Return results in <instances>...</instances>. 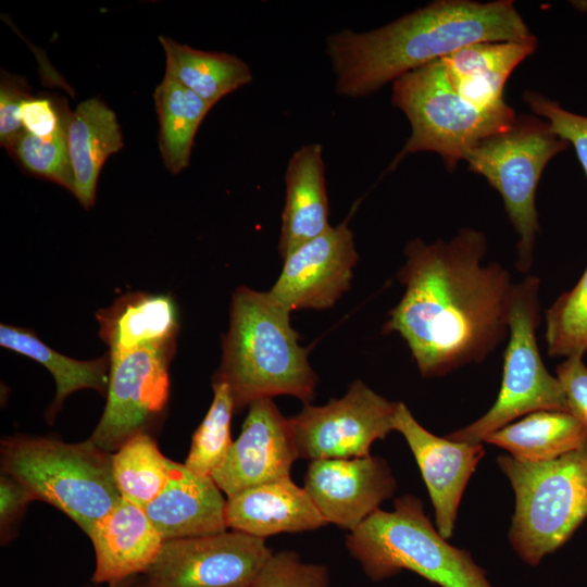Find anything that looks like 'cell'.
Segmentation results:
<instances>
[{
    "instance_id": "cell-1",
    "label": "cell",
    "mask_w": 587,
    "mask_h": 587,
    "mask_svg": "<svg viewBox=\"0 0 587 587\" xmlns=\"http://www.w3.org/2000/svg\"><path fill=\"white\" fill-rule=\"evenodd\" d=\"M486 251L485 234L473 228L407 245L398 273L405 290L383 333L404 339L423 377L480 363L509 336L514 284L499 263L483 264Z\"/></svg>"
},
{
    "instance_id": "cell-2",
    "label": "cell",
    "mask_w": 587,
    "mask_h": 587,
    "mask_svg": "<svg viewBox=\"0 0 587 587\" xmlns=\"http://www.w3.org/2000/svg\"><path fill=\"white\" fill-rule=\"evenodd\" d=\"M533 36L511 0H438L376 29L333 33L326 54L336 93L361 98L465 46Z\"/></svg>"
},
{
    "instance_id": "cell-3",
    "label": "cell",
    "mask_w": 587,
    "mask_h": 587,
    "mask_svg": "<svg viewBox=\"0 0 587 587\" xmlns=\"http://www.w3.org/2000/svg\"><path fill=\"white\" fill-rule=\"evenodd\" d=\"M289 314L268 291L246 286L234 291L214 380L227 384L236 411L279 395L294 396L304 404L313 399L316 376Z\"/></svg>"
},
{
    "instance_id": "cell-4",
    "label": "cell",
    "mask_w": 587,
    "mask_h": 587,
    "mask_svg": "<svg viewBox=\"0 0 587 587\" xmlns=\"http://www.w3.org/2000/svg\"><path fill=\"white\" fill-rule=\"evenodd\" d=\"M346 547L373 582L408 570L440 587H494L466 550L440 535L412 495L397 498L392 511L376 510L348 534Z\"/></svg>"
},
{
    "instance_id": "cell-5",
    "label": "cell",
    "mask_w": 587,
    "mask_h": 587,
    "mask_svg": "<svg viewBox=\"0 0 587 587\" xmlns=\"http://www.w3.org/2000/svg\"><path fill=\"white\" fill-rule=\"evenodd\" d=\"M0 453L2 473L20 482L34 500L66 514L87 535L121 498L112 475V453L89 439L64 442L15 436L1 441Z\"/></svg>"
},
{
    "instance_id": "cell-6",
    "label": "cell",
    "mask_w": 587,
    "mask_h": 587,
    "mask_svg": "<svg viewBox=\"0 0 587 587\" xmlns=\"http://www.w3.org/2000/svg\"><path fill=\"white\" fill-rule=\"evenodd\" d=\"M497 463L515 495L511 546L524 562L538 565L587 519V440L550 461L499 455Z\"/></svg>"
},
{
    "instance_id": "cell-7",
    "label": "cell",
    "mask_w": 587,
    "mask_h": 587,
    "mask_svg": "<svg viewBox=\"0 0 587 587\" xmlns=\"http://www.w3.org/2000/svg\"><path fill=\"white\" fill-rule=\"evenodd\" d=\"M392 105L411 125V135L389 170L408 154L438 153L449 170L480 140L508 129L516 120L514 110H479L454 90L441 59L415 68L392 82Z\"/></svg>"
},
{
    "instance_id": "cell-8",
    "label": "cell",
    "mask_w": 587,
    "mask_h": 587,
    "mask_svg": "<svg viewBox=\"0 0 587 587\" xmlns=\"http://www.w3.org/2000/svg\"><path fill=\"white\" fill-rule=\"evenodd\" d=\"M569 148L542 118L517 116L505 130L475 145L464 157L469 170L489 183L501 196L505 212L517 234L516 268L532 267L539 230L536 190L549 161Z\"/></svg>"
},
{
    "instance_id": "cell-9",
    "label": "cell",
    "mask_w": 587,
    "mask_h": 587,
    "mask_svg": "<svg viewBox=\"0 0 587 587\" xmlns=\"http://www.w3.org/2000/svg\"><path fill=\"white\" fill-rule=\"evenodd\" d=\"M540 280L528 275L514 284L509 314V342L503 357V375L495 404L480 419L450 433L446 438L482 444L491 434L520 416L540 410L569 412L557 377L541 359L536 329L540 320Z\"/></svg>"
},
{
    "instance_id": "cell-10",
    "label": "cell",
    "mask_w": 587,
    "mask_h": 587,
    "mask_svg": "<svg viewBox=\"0 0 587 587\" xmlns=\"http://www.w3.org/2000/svg\"><path fill=\"white\" fill-rule=\"evenodd\" d=\"M398 402L354 380L345 396L324 405L304 404L289 417L299 458L315 461L365 457L374 441L395 430Z\"/></svg>"
},
{
    "instance_id": "cell-11",
    "label": "cell",
    "mask_w": 587,
    "mask_h": 587,
    "mask_svg": "<svg viewBox=\"0 0 587 587\" xmlns=\"http://www.w3.org/2000/svg\"><path fill=\"white\" fill-rule=\"evenodd\" d=\"M273 553L237 530L164 540L143 579L152 587H251Z\"/></svg>"
},
{
    "instance_id": "cell-12",
    "label": "cell",
    "mask_w": 587,
    "mask_h": 587,
    "mask_svg": "<svg viewBox=\"0 0 587 587\" xmlns=\"http://www.w3.org/2000/svg\"><path fill=\"white\" fill-rule=\"evenodd\" d=\"M173 350L174 346H151L109 354L107 403L90 441L113 453L162 413L168 400Z\"/></svg>"
},
{
    "instance_id": "cell-13",
    "label": "cell",
    "mask_w": 587,
    "mask_h": 587,
    "mask_svg": "<svg viewBox=\"0 0 587 587\" xmlns=\"http://www.w3.org/2000/svg\"><path fill=\"white\" fill-rule=\"evenodd\" d=\"M357 261L353 234L344 221L286 255L268 292L290 312L330 308L349 288Z\"/></svg>"
},
{
    "instance_id": "cell-14",
    "label": "cell",
    "mask_w": 587,
    "mask_h": 587,
    "mask_svg": "<svg viewBox=\"0 0 587 587\" xmlns=\"http://www.w3.org/2000/svg\"><path fill=\"white\" fill-rule=\"evenodd\" d=\"M299 458L292 427L272 399L249 404L239 437L211 477L227 498L290 476Z\"/></svg>"
},
{
    "instance_id": "cell-15",
    "label": "cell",
    "mask_w": 587,
    "mask_h": 587,
    "mask_svg": "<svg viewBox=\"0 0 587 587\" xmlns=\"http://www.w3.org/2000/svg\"><path fill=\"white\" fill-rule=\"evenodd\" d=\"M305 490L325 521L352 532L397 487L387 462L376 455L310 461Z\"/></svg>"
},
{
    "instance_id": "cell-16",
    "label": "cell",
    "mask_w": 587,
    "mask_h": 587,
    "mask_svg": "<svg viewBox=\"0 0 587 587\" xmlns=\"http://www.w3.org/2000/svg\"><path fill=\"white\" fill-rule=\"evenodd\" d=\"M394 427L404 437L420 467L438 532L445 539L451 538L466 484L485 454L483 445L452 441L432 434L403 402H398Z\"/></svg>"
},
{
    "instance_id": "cell-17",
    "label": "cell",
    "mask_w": 587,
    "mask_h": 587,
    "mask_svg": "<svg viewBox=\"0 0 587 587\" xmlns=\"http://www.w3.org/2000/svg\"><path fill=\"white\" fill-rule=\"evenodd\" d=\"M88 536L96 555L95 585H116L143 575L164 541L145 508L122 497Z\"/></svg>"
},
{
    "instance_id": "cell-18",
    "label": "cell",
    "mask_w": 587,
    "mask_h": 587,
    "mask_svg": "<svg viewBox=\"0 0 587 587\" xmlns=\"http://www.w3.org/2000/svg\"><path fill=\"white\" fill-rule=\"evenodd\" d=\"M226 500L211 476L170 460V478L145 511L163 540L227 530Z\"/></svg>"
},
{
    "instance_id": "cell-19",
    "label": "cell",
    "mask_w": 587,
    "mask_h": 587,
    "mask_svg": "<svg viewBox=\"0 0 587 587\" xmlns=\"http://www.w3.org/2000/svg\"><path fill=\"white\" fill-rule=\"evenodd\" d=\"M227 528L258 538L301 533L327 522L304 487L290 476L245 489L226 500Z\"/></svg>"
},
{
    "instance_id": "cell-20",
    "label": "cell",
    "mask_w": 587,
    "mask_h": 587,
    "mask_svg": "<svg viewBox=\"0 0 587 587\" xmlns=\"http://www.w3.org/2000/svg\"><path fill=\"white\" fill-rule=\"evenodd\" d=\"M537 47L535 36L519 41H482L442 58L447 76L462 99L483 111L508 107L503 92L514 68Z\"/></svg>"
},
{
    "instance_id": "cell-21",
    "label": "cell",
    "mask_w": 587,
    "mask_h": 587,
    "mask_svg": "<svg viewBox=\"0 0 587 587\" xmlns=\"http://www.w3.org/2000/svg\"><path fill=\"white\" fill-rule=\"evenodd\" d=\"M286 196L278 251L284 259L332 225L325 185L323 147L302 145L290 157L285 172Z\"/></svg>"
},
{
    "instance_id": "cell-22",
    "label": "cell",
    "mask_w": 587,
    "mask_h": 587,
    "mask_svg": "<svg viewBox=\"0 0 587 587\" xmlns=\"http://www.w3.org/2000/svg\"><path fill=\"white\" fill-rule=\"evenodd\" d=\"M177 310L167 295L130 292L97 313L99 335L110 355L151 346H174Z\"/></svg>"
},
{
    "instance_id": "cell-23",
    "label": "cell",
    "mask_w": 587,
    "mask_h": 587,
    "mask_svg": "<svg viewBox=\"0 0 587 587\" xmlns=\"http://www.w3.org/2000/svg\"><path fill=\"white\" fill-rule=\"evenodd\" d=\"M66 137L74 173L73 195L89 209L95 203L97 182L104 162L123 148L120 124L104 102L91 98L70 113Z\"/></svg>"
},
{
    "instance_id": "cell-24",
    "label": "cell",
    "mask_w": 587,
    "mask_h": 587,
    "mask_svg": "<svg viewBox=\"0 0 587 587\" xmlns=\"http://www.w3.org/2000/svg\"><path fill=\"white\" fill-rule=\"evenodd\" d=\"M587 440V424L572 413L540 410L491 434L485 442L525 462L559 458Z\"/></svg>"
},
{
    "instance_id": "cell-25",
    "label": "cell",
    "mask_w": 587,
    "mask_h": 587,
    "mask_svg": "<svg viewBox=\"0 0 587 587\" xmlns=\"http://www.w3.org/2000/svg\"><path fill=\"white\" fill-rule=\"evenodd\" d=\"M159 40L165 53V75L211 105L252 80L249 65L236 55L195 49L165 36Z\"/></svg>"
},
{
    "instance_id": "cell-26",
    "label": "cell",
    "mask_w": 587,
    "mask_h": 587,
    "mask_svg": "<svg viewBox=\"0 0 587 587\" xmlns=\"http://www.w3.org/2000/svg\"><path fill=\"white\" fill-rule=\"evenodd\" d=\"M0 345L42 364L55 382V396L49 409L54 416L63 401L74 391L90 388L104 395L109 384V357L79 361L63 355L43 344L32 330L0 325Z\"/></svg>"
},
{
    "instance_id": "cell-27",
    "label": "cell",
    "mask_w": 587,
    "mask_h": 587,
    "mask_svg": "<svg viewBox=\"0 0 587 587\" xmlns=\"http://www.w3.org/2000/svg\"><path fill=\"white\" fill-rule=\"evenodd\" d=\"M153 99L161 157L167 171L178 174L188 166L197 130L213 105L166 75Z\"/></svg>"
},
{
    "instance_id": "cell-28",
    "label": "cell",
    "mask_w": 587,
    "mask_h": 587,
    "mask_svg": "<svg viewBox=\"0 0 587 587\" xmlns=\"http://www.w3.org/2000/svg\"><path fill=\"white\" fill-rule=\"evenodd\" d=\"M112 475L120 496L146 508L166 486L170 459L146 432L128 438L111 455Z\"/></svg>"
},
{
    "instance_id": "cell-29",
    "label": "cell",
    "mask_w": 587,
    "mask_h": 587,
    "mask_svg": "<svg viewBox=\"0 0 587 587\" xmlns=\"http://www.w3.org/2000/svg\"><path fill=\"white\" fill-rule=\"evenodd\" d=\"M213 400L193 433L185 466L200 476H211L226 459L232 446L230 423L235 410L226 383L213 380Z\"/></svg>"
},
{
    "instance_id": "cell-30",
    "label": "cell",
    "mask_w": 587,
    "mask_h": 587,
    "mask_svg": "<svg viewBox=\"0 0 587 587\" xmlns=\"http://www.w3.org/2000/svg\"><path fill=\"white\" fill-rule=\"evenodd\" d=\"M545 339L551 357L587 352V267L576 285L546 311Z\"/></svg>"
},
{
    "instance_id": "cell-31",
    "label": "cell",
    "mask_w": 587,
    "mask_h": 587,
    "mask_svg": "<svg viewBox=\"0 0 587 587\" xmlns=\"http://www.w3.org/2000/svg\"><path fill=\"white\" fill-rule=\"evenodd\" d=\"M66 126L47 138L36 137L24 130L8 151L29 173L52 180L73 193L74 173L67 148Z\"/></svg>"
},
{
    "instance_id": "cell-32",
    "label": "cell",
    "mask_w": 587,
    "mask_h": 587,
    "mask_svg": "<svg viewBox=\"0 0 587 587\" xmlns=\"http://www.w3.org/2000/svg\"><path fill=\"white\" fill-rule=\"evenodd\" d=\"M251 587H330L329 572L324 564L283 550L271 554Z\"/></svg>"
},
{
    "instance_id": "cell-33",
    "label": "cell",
    "mask_w": 587,
    "mask_h": 587,
    "mask_svg": "<svg viewBox=\"0 0 587 587\" xmlns=\"http://www.w3.org/2000/svg\"><path fill=\"white\" fill-rule=\"evenodd\" d=\"M523 100L549 123L559 137L573 145L587 177V116L567 111L559 102L536 91L526 90Z\"/></svg>"
},
{
    "instance_id": "cell-34",
    "label": "cell",
    "mask_w": 587,
    "mask_h": 587,
    "mask_svg": "<svg viewBox=\"0 0 587 587\" xmlns=\"http://www.w3.org/2000/svg\"><path fill=\"white\" fill-rule=\"evenodd\" d=\"M29 87L24 78L1 74L0 83V143L9 150L24 132L20 110L23 101L30 97Z\"/></svg>"
},
{
    "instance_id": "cell-35",
    "label": "cell",
    "mask_w": 587,
    "mask_h": 587,
    "mask_svg": "<svg viewBox=\"0 0 587 587\" xmlns=\"http://www.w3.org/2000/svg\"><path fill=\"white\" fill-rule=\"evenodd\" d=\"M70 112L48 97H28L21 105L20 118L26 133L47 138L66 126Z\"/></svg>"
},
{
    "instance_id": "cell-36",
    "label": "cell",
    "mask_w": 587,
    "mask_h": 587,
    "mask_svg": "<svg viewBox=\"0 0 587 587\" xmlns=\"http://www.w3.org/2000/svg\"><path fill=\"white\" fill-rule=\"evenodd\" d=\"M584 354L570 355L557 367L570 413L587 424V365Z\"/></svg>"
},
{
    "instance_id": "cell-37",
    "label": "cell",
    "mask_w": 587,
    "mask_h": 587,
    "mask_svg": "<svg viewBox=\"0 0 587 587\" xmlns=\"http://www.w3.org/2000/svg\"><path fill=\"white\" fill-rule=\"evenodd\" d=\"M34 498L15 478L2 473L0 478V523L2 535L22 515Z\"/></svg>"
},
{
    "instance_id": "cell-38",
    "label": "cell",
    "mask_w": 587,
    "mask_h": 587,
    "mask_svg": "<svg viewBox=\"0 0 587 587\" xmlns=\"http://www.w3.org/2000/svg\"><path fill=\"white\" fill-rule=\"evenodd\" d=\"M129 587H152L143 578L138 576L133 580Z\"/></svg>"
},
{
    "instance_id": "cell-39",
    "label": "cell",
    "mask_w": 587,
    "mask_h": 587,
    "mask_svg": "<svg viewBox=\"0 0 587 587\" xmlns=\"http://www.w3.org/2000/svg\"><path fill=\"white\" fill-rule=\"evenodd\" d=\"M135 578L136 577L124 580V582H122L120 584H116V585H100V587H129Z\"/></svg>"
}]
</instances>
